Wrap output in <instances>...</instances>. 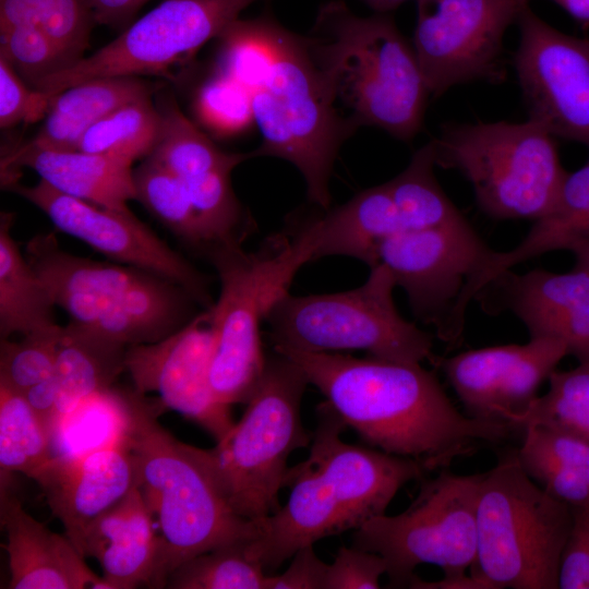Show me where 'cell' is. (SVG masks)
Wrapping results in <instances>:
<instances>
[{"label":"cell","instance_id":"6da1fadb","mask_svg":"<svg viewBox=\"0 0 589 589\" xmlns=\"http://www.w3.org/2000/svg\"><path fill=\"white\" fill-rule=\"evenodd\" d=\"M298 364L325 401L373 448L410 458L428 472L450 466L513 430L462 414L421 363L274 347Z\"/></svg>","mask_w":589,"mask_h":589},{"label":"cell","instance_id":"7a4b0ae2","mask_svg":"<svg viewBox=\"0 0 589 589\" xmlns=\"http://www.w3.org/2000/svg\"><path fill=\"white\" fill-rule=\"evenodd\" d=\"M316 418L308 458L287 471L288 502L257 524L248 543L267 573L301 548L385 514L406 483L429 473L413 459L345 443L340 434L347 426L326 401Z\"/></svg>","mask_w":589,"mask_h":589},{"label":"cell","instance_id":"3957f363","mask_svg":"<svg viewBox=\"0 0 589 589\" xmlns=\"http://www.w3.org/2000/svg\"><path fill=\"white\" fill-rule=\"evenodd\" d=\"M305 39L352 130L373 125L398 140L416 136L430 93L413 46L389 15L361 17L344 2L330 1L321 7Z\"/></svg>","mask_w":589,"mask_h":589},{"label":"cell","instance_id":"277c9868","mask_svg":"<svg viewBox=\"0 0 589 589\" xmlns=\"http://www.w3.org/2000/svg\"><path fill=\"white\" fill-rule=\"evenodd\" d=\"M130 425L125 444L139 488L163 534L156 588L183 562L230 544L248 542L257 524L238 516L217 488L201 448L177 440L159 422L165 406L128 390Z\"/></svg>","mask_w":589,"mask_h":589},{"label":"cell","instance_id":"5b68a950","mask_svg":"<svg viewBox=\"0 0 589 589\" xmlns=\"http://www.w3.org/2000/svg\"><path fill=\"white\" fill-rule=\"evenodd\" d=\"M267 39L265 67L249 88L263 139L255 156L294 165L305 180L309 200L326 209L338 148L353 130L337 111L305 37L269 19Z\"/></svg>","mask_w":589,"mask_h":589},{"label":"cell","instance_id":"8992f818","mask_svg":"<svg viewBox=\"0 0 589 589\" xmlns=\"http://www.w3.org/2000/svg\"><path fill=\"white\" fill-rule=\"evenodd\" d=\"M573 509L522 468L517 450L481 473L477 545L470 577L478 589H556Z\"/></svg>","mask_w":589,"mask_h":589},{"label":"cell","instance_id":"52a82bcc","mask_svg":"<svg viewBox=\"0 0 589 589\" xmlns=\"http://www.w3.org/2000/svg\"><path fill=\"white\" fill-rule=\"evenodd\" d=\"M308 377L289 358L266 357L247 409L227 435L201 448L211 474L231 509L259 524L280 508L290 454L310 444L301 419Z\"/></svg>","mask_w":589,"mask_h":589},{"label":"cell","instance_id":"ba28073f","mask_svg":"<svg viewBox=\"0 0 589 589\" xmlns=\"http://www.w3.org/2000/svg\"><path fill=\"white\" fill-rule=\"evenodd\" d=\"M480 480L448 468L423 478L402 513L370 519L352 545L383 556L390 587L477 589L466 570L476 556Z\"/></svg>","mask_w":589,"mask_h":589},{"label":"cell","instance_id":"9c48e42d","mask_svg":"<svg viewBox=\"0 0 589 589\" xmlns=\"http://www.w3.org/2000/svg\"><path fill=\"white\" fill-rule=\"evenodd\" d=\"M314 239L309 229L291 241H276L256 253L240 244L207 250L220 292L211 308L214 350L208 383L215 399L231 406L250 399L266 363L260 328L273 305L286 293L298 271L313 261Z\"/></svg>","mask_w":589,"mask_h":589},{"label":"cell","instance_id":"30bf717a","mask_svg":"<svg viewBox=\"0 0 589 589\" xmlns=\"http://www.w3.org/2000/svg\"><path fill=\"white\" fill-rule=\"evenodd\" d=\"M435 164L458 170L479 208L497 220H537L553 206L568 172L554 136L538 122L459 123L433 141Z\"/></svg>","mask_w":589,"mask_h":589},{"label":"cell","instance_id":"8fae6325","mask_svg":"<svg viewBox=\"0 0 589 589\" xmlns=\"http://www.w3.org/2000/svg\"><path fill=\"white\" fill-rule=\"evenodd\" d=\"M396 283L382 264L361 286L336 293L281 297L266 322L274 347L309 352L362 350L404 363L432 361V336L396 309Z\"/></svg>","mask_w":589,"mask_h":589},{"label":"cell","instance_id":"7c38bea8","mask_svg":"<svg viewBox=\"0 0 589 589\" xmlns=\"http://www.w3.org/2000/svg\"><path fill=\"white\" fill-rule=\"evenodd\" d=\"M256 0H164L113 40L36 86L50 98L107 76L163 75L218 38Z\"/></svg>","mask_w":589,"mask_h":589},{"label":"cell","instance_id":"4fadbf2b","mask_svg":"<svg viewBox=\"0 0 589 589\" xmlns=\"http://www.w3.org/2000/svg\"><path fill=\"white\" fill-rule=\"evenodd\" d=\"M492 252L462 218L389 237L377 249L376 264L384 265L406 291L414 315L453 347L462 340L464 296Z\"/></svg>","mask_w":589,"mask_h":589},{"label":"cell","instance_id":"5bb4252c","mask_svg":"<svg viewBox=\"0 0 589 589\" xmlns=\"http://www.w3.org/2000/svg\"><path fill=\"white\" fill-rule=\"evenodd\" d=\"M529 1L417 0L412 46L430 95L477 80L497 81L504 35Z\"/></svg>","mask_w":589,"mask_h":589},{"label":"cell","instance_id":"9a60e30c","mask_svg":"<svg viewBox=\"0 0 589 589\" xmlns=\"http://www.w3.org/2000/svg\"><path fill=\"white\" fill-rule=\"evenodd\" d=\"M514 68L529 119L589 147V39L565 34L526 8Z\"/></svg>","mask_w":589,"mask_h":589},{"label":"cell","instance_id":"2e32d148","mask_svg":"<svg viewBox=\"0 0 589 589\" xmlns=\"http://www.w3.org/2000/svg\"><path fill=\"white\" fill-rule=\"evenodd\" d=\"M4 188L39 208L60 231L120 264L168 279L183 288L195 302L207 309L213 306L204 275L130 209L95 205L61 193L43 180L31 187L13 181Z\"/></svg>","mask_w":589,"mask_h":589},{"label":"cell","instance_id":"e0dca14e","mask_svg":"<svg viewBox=\"0 0 589 589\" xmlns=\"http://www.w3.org/2000/svg\"><path fill=\"white\" fill-rule=\"evenodd\" d=\"M214 342L212 312L207 309L159 341L129 346L125 371L136 392L157 393L165 408L194 421L217 443L235 421L230 406L218 402L209 387Z\"/></svg>","mask_w":589,"mask_h":589},{"label":"cell","instance_id":"ac0fdd59","mask_svg":"<svg viewBox=\"0 0 589 589\" xmlns=\"http://www.w3.org/2000/svg\"><path fill=\"white\" fill-rule=\"evenodd\" d=\"M566 356L567 349L558 340L530 338L524 345L471 349L449 358L435 356L432 364L444 372L467 416L510 426Z\"/></svg>","mask_w":589,"mask_h":589},{"label":"cell","instance_id":"d6986e66","mask_svg":"<svg viewBox=\"0 0 589 589\" xmlns=\"http://www.w3.org/2000/svg\"><path fill=\"white\" fill-rule=\"evenodd\" d=\"M489 312L512 311L530 338L563 342L579 364L589 365V273L537 268L522 275L505 271L476 297Z\"/></svg>","mask_w":589,"mask_h":589},{"label":"cell","instance_id":"ffe728a7","mask_svg":"<svg viewBox=\"0 0 589 589\" xmlns=\"http://www.w3.org/2000/svg\"><path fill=\"white\" fill-rule=\"evenodd\" d=\"M77 549L86 527L139 486L127 444L75 457L52 456L31 477Z\"/></svg>","mask_w":589,"mask_h":589},{"label":"cell","instance_id":"44dd1931","mask_svg":"<svg viewBox=\"0 0 589 589\" xmlns=\"http://www.w3.org/2000/svg\"><path fill=\"white\" fill-rule=\"evenodd\" d=\"M152 515L136 486L84 530L77 551L99 563L107 589L156 588L163 538Z\"/></svg>","mask_w":589,"mask_h":589},{"label":"cell","instance_id":"7402d4cb","mask_svg":"<svg viewBox=\"0 0 589 589\" xmlns=\"http://www.w3.org/2000/svg\"><path fill=\"white\" fill-rule=\"evenodd\" d=\"M0 524L7 534L9 589H107L71 540L25 512L11 491L0 492Z\"/></svg>","mask_w":589,"mask_h":589},{"label":"cell","instance_id":"603a6c76","mask_svg":"<svg viewBox=\"0 0 589 589\" xmlns=\"http://www.w3.org/2000/svg\"><path fill=\"white\" fill-rule=\"evenodd\" d=\"M26 259L49 291L56 306L72 322L94 324L101 313L149 272L123 264L96 262L68 253L51 235H38Z\"/></svg>","mask_w":589,"mask_h":589},{"label":"cell","instance_id":"cb8c5ba5","mask_svg":"<svg viewBox=\"0 0 589 589\" xmlns=\"http://www.w3.org/2000/svg\"><path fill=\"white\" fill-rule=\"evenodd\" d=\"M22 167L61 193L98 206L128 211V203L136 200L131 165L110 156L24 143L2 157V184L14 181V171Z\"/></svg>","mask_w":589,"mask_h":589},{"label":"cell","instance_id":"d4e9b609","mask_svg":"<svg viewBox=\"0 0 589 589\" xmlns=\"http://www.w3.org/2000/svg\"><path fill=\"white\" fill-rule=\"evenodd\" d=\"M589 241V159L574 172H568L550 208L534 220L522 241L509 251H494L473 279L469 293L477 294L505 271L546 252L569 251Z\"/></svg>","mask_w":589,"mask_h":589},{"label":"cell","instance_id":"484cf974","mask_svg":"<svg viewBox=\"0 0 589 589\" xmlns=\"http://www.w3.org/2000/svg\"><path fill=\"white\" fill-rule=\"evenodd\" d=\"M153 83L141 76H107L81 82L52 96L44 123L29 145L76 151L85 132L113 110L152 97Z\"/></svg>","mask_w":589,"mask_h":589},{"label":"cell","instance_id":"4316f807","mask_svg":"<svg viewBox=\"0 0 589 589\" xmlns=\"http://www.w3.org/2000/svg\"><path fill=\"white\" fill-rule=\"evenodd\" d=\"M306 227L314 238V260L342 255L376 265L382 242L404 230L385 183L366 189Z\"/></svg>","mask_w":589,"mask_h":589},{"label":"cell","instance_id":"83f0119b","mask_svg":"<svg viewBox=\"0 0 589 589\" xmlns=\"http://www.w3.org/2000/svg\"><path fill=\"white\" fill-rule=\"evenodd\" d=\"M190 300L193 298L180 286L149 274L87 326L127 347L156 342L193 317L189 315Z\"/></svg>","mask_w":589,"mask_h":589},{"label":"cell","instance_id":"f1b7e54d","mask_svg":"<svg viewBox=\"0 0 589 589\" xmlns=\"http://www.w3.org/2000/svg\"><path fill=\"white\" fill-rule=\"evenodd\" d=\"M127 348L87 325L71 321L61 327L55 363L58 401L53 431L81 400L112 387L125 371Z\"/></svg>","mask_w":589,"mask_h":589},{"label":"cell","instance_id":"f546056e","mask_svg":"<svg viewBox=\"0 0 589 589\" xmlns=\"http://www.w3.org/2000/svg\"><path fill=\"white\" fill-rule=\"evenodd\" d=\"M522 431L517 456L530 478L570 507L589 506V442L537 425Z\"/></svg>","mask_w":589,"mask_h":589},{"label":"cell","instance_id":"4dcf8cb0","mask_svg":"<svg viewBox=\"0 0 589 589\" xmlns=\"http://www.w3.org/2000/svg\"><path fill=\"white\" fill-rule=\"evenodd\" d=\"M12 213L0 216V336L28 335L58 326L52 297L11 235Z\"/></svg>","mask_w":589,"mask_h":589},{"label":"cell","instance_id":"1f68e13d","mask_svg":"<svg viewBox=\"0 0 589 589\" xmlns=\"http://www.w3.org/2000/svg\"><path fill=\"white\" fill-rule=\"evenodd\" d=\"M160 122L157 139L146 159L188 180L214 170H233L255 156L251 153H227L219 149L180 110L175 99L158 107Z\"/></svg>","mask_w":589,"mask_h":589},{"label":"cell","instance_id":"d6a6232c","mask_svg":"<svg viewBox=\"0 0 589 589\" xmlns=\"http://www.w3.org/2000/svg\"><path fill=\"white\" fill-rule=\"evenodd\" d=\"M130 425L128 390L113 387L81 400L57 424L52 456L75 457L125 444Z\"/></svg>","mask_w":589,"mask_h":589},{"label":"cell","instance_id":"836d02e7","mask_svg":"<svg viewBox=\"0 0 589 589\" xmlns=\"http://www.w3.org/2000/svg\"><path fill=\"white\" fill-rule=\"evenodd\" d=\"M52 458L51 433L19 392L0 384V492L16 472L28 478Z\"/></svg>","mask_w":589,"mask_h":589},{"label":"cell","instance_id":"e575fe53","mask_svg":"<svg viewBox=\"0 0 589 589\" xmlns=\"http://www.w3.org/2000/svg\"><path fill=\"white\" fill-rule=\"evenodd\" d=\"M435 166L431 141L413 154L405 170L385 182L404 230L436 228L465 218L438 184Z\"/></svg>","mask_w":589,"mask_h":589},{"label":"cell","instance_id":"d590c367","mask_svg":"<svg viewBox=\"0 0 589 589\" xmlns=\"http://www.w3.org/2000/svg\"><path fill=\"white\" fill-rule=\"evenodd\" d=\"M549 390L538 396L510 426L537 425L589 442V365L553 371Z\"/></svg>","mask_w":589,"mask_h":589},{"label":"cell","instance_id":"8d00e7d4","mask_svg":"<svg viewBox=\"0 0 589 589\" xmlns=\"http://www.w3.org/2000/svg\"><path fill=\"white\" fill-rule=\"evenodd\" d=\"M160 116L152 97L129 103L93 124L82 136L77 151L106 155L130 165L147 157L159 129Z\"/></svg>","mask_w":589,"mask_h":589},{"label":"cell","instance_id":"74e56055","mask_svg":"<svg viewBox=\"0 0 589 589\" xmlns=\"http://www.w3.org/2000/svg\"><path fill=\"white\" fill-rule=\"evenodd\" d=\"M250 541L220 546L183 562L169 574L165 588L266 589L268 574L250 553Z\"/></svg>","mask_w":589,"mask_h":589},{"label":"cell","instance_id":"f35d334b","mask_svg":"<svg viewBox=\"0 0 589 589\" xmlns=\"http://www.w3.org/2000/svg\"><path fill=\"white\" fill-rule=\"evenodd\" d=\"M136 200L184 242L205 247L206 239L183 179L145 159L133 170Z\"/></svg>","mask_w":589,"mask_h":589},{"label":"cell","instance_id":"ab89813d","mask_svg":"<svg viewBox=\"0 0 589 589\" xmlns=\"http://www.w3.org/2000/svg\"><path fill=\"white\" fill-rule=\"evenodd\" d=\"M231 170H214L184 180L206 239V251L239 242L240 204L233 193Z\"/></svg>","mask_w":589,"mask_h":589},{"label":"cell","instance_id":"60d3db41","mask_svg":"<svg viewBox=\"0 0 589 589\" xmlns=\"http://www.w3.org/2000/svg\"><path fill=\"white\" fill-rule=\"evenodd\" d=\"M194 112L204 127L221 136L241 133L254 123L251 93L216 70L199 87Z\"/></svg>","mask_w":589,"mask_h":589},{"label":"cell","instance_id":"b9f144b4","mask_svg":"<svg viewBox=\"0 0 589 589\" xmlns=\"http://www.w3.org/2000/svg\"><path fill=\"white\" fill-rule=\"evenodd\" d=\"M60 325L0 342V384L23 393L55 373Z\"/></svg>","mask_w":589,"mask_h":589},{"label":"cell","instance_id":"7bdbcfd3","mask_svg":"<svg viewBox=\"0 0 589 589\" xmlns=\"http://www.w3.org/2000/svg\"><path fill=\"white\" fill-rule=\"evenodd\" d=\"M37 25L56 45L68 67L83 58L96 24L87 0H33Z\"/></svg>","mask_w":589,"mask_h":589},{"label":"cell","instance_id":"ee69618b","mask_svg":"<svg viewBox=\"0 0 589 589\" xmlns=\"http://www.w3.org/2000/svg\"><path fill=\"white\" fill-rule=\"evenodd\" d=\"M0 57L33 89L44 79L68 68L63 55L36 25L0 32Z\"/></svg>","mask_w":589,"mask_h":589},{"label":"cell","instance_id":"f6af8a7d","mask_svg":"<svg viewBox=\"0 0 589 589\" xmlns=\"http://www.w3.org/2000/svg\"><path fill=\"white\" fill-rule=\"evenodd\" d=\"M52 98V97H51ZM29 87L9 62L0 57V127L33 123L45 118L51 100Z\"/></svg>","mask_w":589,"mask_h":589},{"label":"cell","instance_id":"bcb514c9","mask_svg":"<svg viewBox=\"0 0 589 589\" xmlns=\"http://www.w3.org/2000/svg\"><path fill=\"white\" fill-rule=\"evenodd\" d=\"M387 565L382 555L351 545L340 546L328 564L324 589L380 588Z\"/></svg>","mask_w":589,"mask_h":589},{"label":"cell","instance_id":"7dc6e473","mask_svg":"<svg viewBox=\"0 0 589 589\" xmlns=\"http://www.w3.org/2000/svg\"><path fill=\"white\" fill-rule=\"evenodd\" d=\"M572 509V526L561 555L558 588L589 589V506Z\"/></svg>","mask_w":589,"mask_h":589},{"label":"cell","instance_id":"c3c4849f","mask_svg":"<svg viewBox=\"0 0 589 589\" xmlns=\"http://www.w3.org/2000/svg\"><path fill=\"white\" fill-rule=\"evenodd\" d=\"M328 564L306 545L292 556L288 568L279 575L267 577L266 589H324Z\"/></svg>","mask_w":589,"mask_h":589},{"label":"cell","instance_id":"681fc988","mask_svg":"<svg viewBox=\"0 0 589 589\" xmlns=\"http://www.w3.org/2000/svg\"><path fill=\"white\" fill-rule=\"evenodd\" d=\"M96 24L111 27L125 25L149 0H87Z\"/></svg>","mask_w":589,"mask_h":589},{"label":"cell","instance_id":"f907efd6","mask_svg":"<svg viewBox=\"0 0 589 589\" xmlns=\"http://www.w3.org/2000/svg\"><path fill=\"white\" fill-rule=\"evenodd\" d=\"M582 27L589 26V0H551Z\"/></svg>","mask_w":589,"mask_h":589},{"label":"cell","instance_id":"816d5d0a","mask_svg":"<svg viewBox=\"0 0 589 589\" xmlns=\"http://www.w3.org/2000/svg\"><path fill=\"white\" fill-rule=\"evenodd\" d=\"M576 260V267L589 273V241L580 242L569 250Z\"/></svg>","mask_w":589,"mask_h":589},{"label":"cell","instance_id":"f5cc1de1","mask_svg":"<svg viewBox=\"0 0 589 589\" xmlns=\"http://www.w3.org/2000/svg\"><path fill=\"white\" fill-rule=\"evenodd\" d=\"M372 9L380 13L392 11L407 0H364Z\"/></svg>","mask_w":589,"mask_h":589}]
</instances>
